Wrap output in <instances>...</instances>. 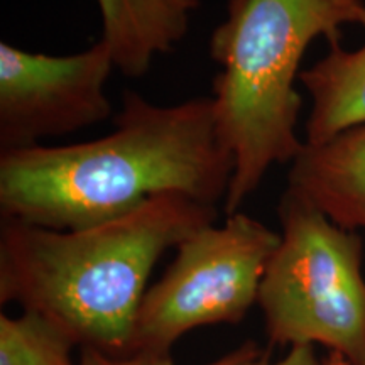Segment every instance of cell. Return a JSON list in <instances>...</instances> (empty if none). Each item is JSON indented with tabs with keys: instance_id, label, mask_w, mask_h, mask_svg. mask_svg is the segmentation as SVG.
<instances>
[{
	"instance_id": "cell-5",
	"label": "cell",
	"mask_w": 365,
	"mask_h": 365,
	"mask_svg": "<svg viewBox=\"0 0 365 365\" xmlns=\"http://www.w3.org/2000/svg\"><path fill=\"white\" fill-rule=\"evenodd\" d=\"M186 237L137 313L129 354L171 355L196 328L239 325L257 304L267 264L281 240L244 212L225 215Z\"/></svg>"
},
{
	"instance_id": "cell-9",
	"label": "cell",
	"mask_w": 365,
	"mask_h": 365,
	"mask_svg": "<svg viewBox=\"0 0 365 365\" xmlns=\"http://www.w3.org/2000/svg\"><path fill=\"white\" fill-rule=\"evenodd\" d=\"M359 26L365 31V4ZM299 83L312 98L304 144L322 145L365 124V41L357 49L331 44L322 59L301 71Z\"/></svg>"
},
{
	"instance_id": "cell-7",
	"label": "cell",
	"mask_w": 365,
	"mask_h": 365,
	"mask_svg": "<svg viewBox=\"0 0 365 365\" xmlns=\"http://www.w3.org/2000/svg\"><path fill=\"white\" fill-rule=\"evenodd\" d=\"M287 190L336 225L365 232V124L322 145H304L287 173Z\"/></svg>"
},
{
	"instance_id": "cell-1",
	"label": "cell",
	"mask_w": 365,
	"mask_h": 365,
	"mask_svg": "<svg viewBox=\"0 0 365 365\" xmlns=\"http://www.w3.org/2000/svg\"><path fill=\"white\" fill-rule=\"evenodd\" d=\"M232 176L234 156L212 97L159 105L127 90L107 135L0 150V213L51 230H80L161 195L218 205Z\"/></svg>"
},
{
	"instance_id": "cell-10",
	"label": "cell",
	"mask_w": 365,
	"mask_h": 365,
	"mask_svg": "<svg viewBox=\"0 0 365 365\" xmlns=\"http://www.w3.org/2000/svg\"><path fill=\"white\" fill-rule=\"evenodd\" d=\"M75 349L38 314H0V365H80Z\"/></svg>"
},
{
	"instance_id": "cell-3",
	"label": "cell",
	"mask_w": 365,
	"mask_h": 365,
	"mask_svg": "<svg viewBox=\"0 0 365 365\" xmlns=\"http://www.w3.org/2000/svg\"><path fill=\"white\" fill-rule=\"evenodd\" d=\"M360 0H228L208 41L218 66L213 103L234 156L225 215L240 212L276 164L304 149L298 134L303 97L296 88L309 44H339L341 27L359 24Z\"/></svg>"
},
{
	"instance_id": "cell-6",
	"label": "cell",
	"mask_w": 365,
	"mask_h": 365,
	"mask_svg": "<svg viewBox=\"0 0 365 365\" xmlns=\"http://www.w3.org/2000/svg\"><path fill=\"white\" fill-rule=\"evenodd\" d=\"M113 71L110 49L100 39L63 56L0 43V150L36 148L108 120Z\"/></svg>"
},
{
	"instance_id": "cell-12",
	"label": "cell",
	"mask_w": 365,
	"mask_h": 365,
	"mask_svg": "<svg viewBox=\"0 0 365 365\" xmlns=\"http://www.w3.org/2000/svg\"><path fill=\"white\" fill-rule=\"evenodd\" d=\"M264 365H322L317 357V352H314V346L304 345V346H291L289 352H287L284 357L277 360V362H271V360H266ZM336 365H345L341 360H339Z\"/></svg>"
},
{
	"instance_id": "cell-11",
	"label": "cell",
	"mask_w": 365,
	"mask_h": 365,
	"mask_svg": "<svg viewBox=\"0 0 365 365\" xmlns=\"http://www.w3.org/2000/svg\"><path fill=\"white\" fill-rule=\"evenodd\" d=\"M267 359V352H264L255 341L247 340L232 352L205 365H264ZM80 365H175V360L171 355L129 354L117 357L98 350L83 349L80 350Z\"/></svg>"
},
{
	"instance_id": "cell-13",
	"label": "cell",
	"mask_w": 365,
	"mask_h": 365,
	"mask_svg": "<svg viewBox=\"0 0 365 365\" xmlns=\"http://www.w3.org/2000/svg\"><path fill=\"white\" fill-rule=\"evenodd\" d=\"M360 2H364V4H365V0H360Z\"/></svg>"
},
{
	"instance_id": "cell-2",
	"label": "cell",
	"mask_w": 365,
	"mask_h": 365,
	"mask_svg": "<svg viewBox=\"0 0 365 365\" xmlns=\"http://www.w3.org/2000/svg\"><path fill=\"white\" fill-rule=\"evenodd\" d=\"M217 217V205L161 195L80 230L2 218L0 301L38 314L76 349L127 355L159 259Z\"/></svg>"
},
{
	"instance_id": "cell-4",
	"label": "cell",
	"mask_w": 365,
	"mask_h": 365,
	"mask_svg": "<svg viewBox=\"0 0 365 365\" xmlns=\"http://www.w3.org/2000/svg\"><path fill=\"white\" fill-rule=\"evenodd\" d=\"M277 215L281 240L257 299L269 340L322 345L345 365H365L362 237L287 188Z\"/></svg>"
},
{
	"instance_id": "cell-8",
	"label": "cell",
	"mask_w": 365,
	"mask_h": 365,
	"mask_svg": "<svg viewBox=\"0 0 365 365\" xmlns=\"http://www.w3.org/2000/svg\"><path fill=\"white\" fill-rule=\"evenodd\" d=\"M102 21L100 41L115 70L143 78L158 58L175 51L190 33L202 0H95Z\"/></svg>"
}]
</instances>
